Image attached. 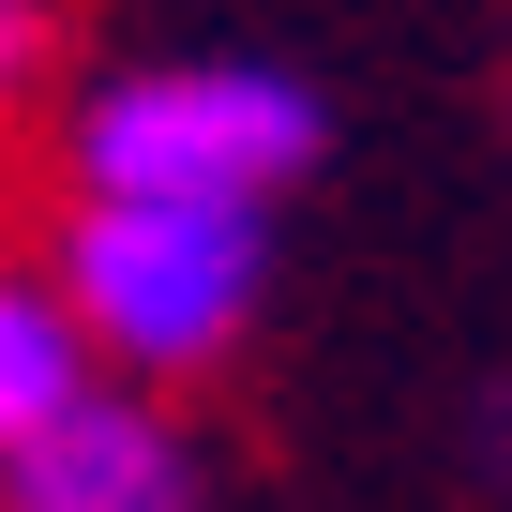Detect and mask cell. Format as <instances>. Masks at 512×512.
I'll use <instances>...</instances> for the list:
<instances>
[{"label": "cell", "mask_w": 512, "mask_h": 512, "mask_svg": "<svg viewBox=\"0 0 512 512\" xmlns=\"http://www.w3.org/2000/svg\"><path fill=\"white\" fill-rule=\"evenodd\" d=\"M0 512H196V437L166 422V392H76L16 467H0Z\"/></svg>", "instance_id": "3957f363"}, {"label": "cell", "mask_w": 512, "mask_h": 512, "mask_svg": "<svg viewBox=\"0 0 512 512\" xmlns=\"http://www.w3.org/2000/svg\"><path fill=\"white\" fill-rule=\"evenodd\" d=\"M46 302L76 317L106 392H181L211 362H241L256 302H272V211H136V196H76Z\"/></svg>", "instance_id": "7a4b0ae2"}, {"label": "cell", "mask_w": 512, "mask_h": 512, "mask_svg": "<svg viewBox=\"0 0 512 512\" xmlns=\"http://www.w3.org/2000/svg\"><path fill=\"white\" fill-rule=\"evenodd\" d=\"M76 196H136V211H272L317 181L332 106L287 61H121L76 91L61 121Z\"/></svg>", "instance_id": "6da1fadb"}, {"label": "cell", "mask_w": 512, "mask_h": 512, "mask_svg": "<svg viewBox=\"0 0 512 512\" xmlns=\"http://www.w3.org/2000/svg\"><path fill=\"white\" fill-rule=\"evenodd\" d=\"M46 0H0V106H31V76H46Z\"/></svg>", "instance_id": "5b68a950"}, {"label": "cell", "mask_w": 512, "mask_h": 512, "mask_svg": "<svg viewBox=\"0 0 512 512\" xmlns=\"http://www.w3.org/2000/svg\"><path fill=\"white\" fill-rule=\"evenodd\" d=\"M91 392V347H76V317L46 302V272H0V467H16L61 407Z\"/></svg>", "instance_id": "277c9868"}]
</instances>
